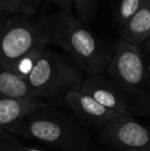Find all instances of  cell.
I'll list each match as a JSON object with an SVG mask.
<instances>
[{
  "instance_id": "7c38bea8",
  "label": "cell",
  "mask_w": 150,
  "mask_h": 151,
  "mask_svg": "<svg viewBox=\"0 0 150 151\" xmlns=\"http://www.w3.org/2000/svg\"><path fill=\"white\" fill-rule=\"evenodd\" d=\"M147 0H118L115 10V20L118 27L122 28L133 16L137 14Z\"/></svg>"
},
{
  "instance_id": "3957f363",
  "label": "cell",
  "mask_w": 150,
  "mask_h": 151,
  "mask_svg": "<svg viewBox=\"0 0 150 151\" xmlns=\"http://www.w3.org/2000/svg\"><path fill=\"white\" fill-rule=\"evenodd\" d=\"M83 71L70 57L44 46L26 80L42 101H63L69 93L80 90Z\"/></svg>"
},
{
  "instance_id": "30bf717a",
  "label": "cell",
  "mask_w": 150,
  "mask_h": 151,
  "mask_svg": "<svg viewBox=\"0 0 150 151\" xmlns=\"http://www.w3.org/2000/svg\"><path fill=\"white\" fill-rule=\"evenodd\" d=\"M0 99L42 101L38 99L25 78L21 77L12 70L2 67L1 65H0Z\"/></svg>"
},
{
  "instance_id": "d6986e66",
  "label": "cell",
  "mask_w": 150,
  "mask_h": 151,
  "mask_svg": "<svg viewBox=\"0 0 150 151\" xmlns=\"http://www.w3.org/2000/svg\"><path fill=\"white\" fill-rule=\"evenodd\" d=\"M101 151H114V150H111V149H109V148H105V149H102Z\"/></svg>"
},
{
  "instance_id": "ffe728a7",
  "label": "cell",
  "mask_w": 150,
  "mask_h": 151,
  "mask_svg": "<svg viewBox=\"0 0 150 151\" xmlns=\"http://www.w3.org/2000/svg\"><path fill=\"white\" fill-rule=\"evenodd\" d=\"M122 151H138V150H131V149H128V150H122Z\"/></svg>"
},
{
  "instance_id": "44dd1931",
  "label": "cell",
  "mask_w": 150,
  "mask_h": 151,
  "mask_svg": "<svg viewBox=\"0 0 150 151\" xmlns=\"http://www.w3.org/2000/svg\"><path fill=\"white\" fill-rule=\"evenodd\" d=\"M148 88H149V91H150V78H149V81H148Z\"/></svg>"
},
{
  "instance_id": "8992f818",
  "label": "cell",
  "mask_w": 150,
  "mask_h": 151,
  "mask_svg": "<svg viewBox=\"0 0 150 151\" xmlns=\"http://www.w3.org/2000/svg\"><path fill=\"white\" fill-rule=\"evenodd\" d=\"M98 138L114 151H150V127L133 117H122L96 131Z\"/></svg>"
},
{
  "instance_id": "9a60e30c",
  "label": "cell",
  "mask_w": 150,
  "mask_h": 151,
  "mask_svg": "<svg viewBox=\"0 0 150 151\" xmlns=\"http://www.w3.org/2000/svg\"><path fill=\"white\" fill-rule=\"evenodd\" d=\"M41 1L42 0H11L10 14H33L37 10Z\"/></svg>"
},
{
  "instance_id": "52a82bcc",
  "label": "cell",
  "mask_w": 150,
  "mask_h": 151,
  "mask_svg": "<svg viewBox=\"0 0 150 151\" xmlns=\"http://www.w3.org/2000/svg\"><path fill=\"white\" fill-rule=\"evenodd\" d=\"M79 91L93 98L103 107L121 116L132 117L135 113L126 93L105 75H86Z\"/></svg>"
},
{
  "instance_id": "2e32d148",
  "label": "cell",
  "mask_w": 150,
  "mask_h": 151,
  "mask_svg": "<svg viewBox=\"0 0 150 151\" xmlns=\"http://www.w3.org/2000/svg\"><path fill=\"white\" fill-rule=\"evenodd\" d=\"M50 3L55 4L60 10L67 12H72L74 9V0H46Z\"/></svg>"
},
{
  "instance_id": "e0dca14e",
  "label": "cell",
  "mask_w": 150,
  "mask_h": 151,
  "mask_svg": "<svg viewBox=\"0 0 150 151\" xmlns=\"http://www.w3.org/2000/svg\"><path fill=\"white\" fill-rule=\"evenodd\" d=\"M11 0H0V18L10 16Z\"/></svg>"
},
{
  "instance_id": "5b68a950",
  "label": "cell",
  "mask_w": 150,
  "mask_h": 151,
  "mask_svg": "<svg viewBox=\"0 0 150 151\" xmlns=\"http://www.w3.org/2000/svg\"><path fill=\"white\" fill-rule=\"evenodd\" d=\"M47 44L37 24L17 14L0 18V65L2 67L14 71L22 59Z\"/></svg>"
},
{
  "instance_id": "277c9868",
  "label": "cell",
  "mask_w": 150,
  "mask_h": 151,
  "mask_svg": "<svg viewBox=\"0 0 150 151\" xmlns=\"http://www.w3.org/2000/svg\"><path fill=\"white\" fill-rule=\"evenodd\" d=\"M104 75L126 93L135 112L150 110L149 66L141 46L118 40Z\"/></svg>"
},
{
  "instance_id": "7a4b0ae2",
  "label": "cell",
  "mask_w": 150,
  "mask_h": 151,
  "mask_svg": "<svg viewBox=\"0 0 150 151\" xmlns=\"http://www.w3.org/2000/svg\"><path fill=\"white\" fill-rule=\"evenodd\" d=\"M37 26L47 43L62 47L86 75H104L113 47L95 36L72 12H59L41 18Z\"/></svg>"
},
{
  "instance_id": "ac0fdd59",
  "label": "cell",
  "mask_w": 150,
  "mask_h": 151,
  "mask_svg": "<svg viewBox=\"0 0 150 151\" xmlns=\"http://www.w3.org/2000/svg\"><path fill=\"white\" fill-rule=\"evenodd\" d=\"M142 50L144 52L145 56H146V59H147V62H148V66H149V73H150V39L146 43H144L142 46Z\"/></svg>"
},
{
  "instance_id": "ba28073f",
  "label": "cell",
  "mask_w": 150,
  "mask_h": 151,
  "mask_svg": "<svg viewBox=\"0 0 150 151\" xmlns=\"http://www.w3.org/2000/svg\"><path fill=\"white\" fill-rule=\"evenodd\" d=\"M63 102L86 127L95 129L96 131L122 117L116 112L103 107L93 98L81 93L79 90L69 93L63 99Z\"/></svg>"
},
{
  "instance_id": "4fadbf2b",
  "label": "cell",
  "mask_w": 150,
  "mask_h": 151,
  "mask_svg": "<svg viewBox=\"0 0 150 151\" xmlns=\"http://www.w3.org/2000/svg\"><path fill=\"white\" fill-rule=\"evenodd\" d=\"M0 151H45L43 148L26 144L20 137L8 132L0 133Z\"/></svg>"
},
{
  "instance_id": "7402d4cb",
  "label": "cell",
  "mask_w": 150,
  "mask_h": 151,
  "mask_svg": "<svg viewBox=\"0 0 150 151\" xmlns=\"http://www.w3.org/2000/svg\"><path fill=\"white\" fill-rule=\"evenodd\" d=\"M149 3H150V0H149Z\"/></svg>"
},
{
  "instance_id": "9c48e42d",
  "label": "cell",
  "mask_w": 150,
  "mask_h": 151,
  "mask_svg": "<svg viewBox=\"0 0 150 151\" xmlns=\"http://www.w3.org/2000/svg\"><path fill=\"white\" fill-rule=\"evenodd\" d=\"M150 39V3L145 2L141 9L120 28V40L142 46Z\"/></svg>"
},
{
  "instance_id": "6da1fadb",
  "label": "cell",
  "mask_w": 150,
  "mask_h": 151,
  "mask_svg": "<svg viewBox=\"0 0 150 151\" xmlns=\"http://www.w3.org/2000/svg\"><path fill=\"white\" fill-rule=\"evenodd\" d=\"M60 102L37 108L7 132L56 151H95L88 127Z\"/></svg>"
},
{
  "instance_id": "8fae6325",
  "label": "cell",
  "mask_w": 150,
  "mask_h": 151,
  "mask_svg": "<svg viewBox=\"0 0 150 151\" xmlns=\"http://www.w3.org/2000/svg\"><path fill=\"white\" fill-rule=\"evenodd\" d=\"M50 102L0 99V133L7 132L27 114Z\"/></svg>"
},
{
  "instance_id": "5bb4252c",
  "label": "cell",
  "mask_w": 150,
  "mask_h": 151,
  "mask_svg": "<svg viewBox=\"0 0 150 151\" xmlns=\"http://www.w3.org/2000/svg\"><path fill=\"white\" fill-rule=\"evenodd\" d=\"M99 0H74V12L76 18L84 23L88 22L95 16Z\"/></svg>"
}]
</instances>
